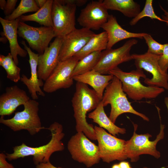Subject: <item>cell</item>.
Returning a JSON list of instances; mask_svg holds the SVG:
<instances>
[{
    "instance_id": "6da1fadb",
    "label": "cell",
    "mask_w": 168,
    "mask_h": 168,
    "mask_svg": "<svg viewBox=\"0 0 168 168\" xmlns=\"http://www.w3.org/2000/svg\"><path fill=\"white\" fill-rule=\"evenodd\" d=\"M75 91L71 100L77 132H83L90 139L96 140L94 127L86 119L87 113L94 110L101 100L88 85L77 82Z\"/></svg>"
},
{
    "instance_id": "8992f818",
    "label": "cell",
    "mask_w": 168,
    "mask_h": 168,
    "mask_svg": "<svg viewBox=\"0 0 168 168\" xmlns=\"http://www.w3.org/2000/svg\"><path fill=\"white\" fill-rule=\"evenodd\" d=\"M39 105L35 100L30 99L23 105L24 110L15 113L12 118L5 119L1 116L0 123L14 132L25 130L34 135L43 129H47L42 126L38 115Z\"/></svg>"
},
{
    "instance_id": "5b68a950",
    "label": "cell",
    "mask_w": 168,
    "mask_h": 168,
    "mask_svg": "<svg viewBox=\"0 0 168 168\" xmlns=\"http://www.w3.org/2000/svg\"><path fill=\"white\" fill-rule=\"evenodd\" d=\"M158 112L160 121V131L154 140H150L152 135L149 133L138 134L136 133L138 125L133 124V135L129 140L126 141L125 147L126 155L131 162H137L140 159V156L143 154L149 155L157 159L160 158L161 153L157 150L156 145L164 138L165 126L161 123L159 111Z\"/></svg>"
},
{
    "instance_id": "74e56055",
    "label": "cell",
    "mask_w": 168,
    "mask_h": 168,
    "mask_svg": "<svg viewBox=\"0 0 168 168\" xmlns=\"http://www.w3.org/2000/svg\"><path fill=\"white\" fill-rule=\"evenodd\" d=\"M7 1L5 0H0V8L1 9L4 11L5 9Z\"/></svg>"
},
{
    "instance_id": "7a4b0ae2",
    "label": "cell",
    "mask_w": 168,
    "mask_h": 168,
    "mask_svg": "<svg viewBox=\"0 0 168 168\" xmlns=\"http://www.w3.org/2000/svg\"><path fill=\"white\" fill-rule=\"evenodd\" d=\"M47 129L50 132L51 136L48 143L39 147H32L22 143L13 147L12 153H6L7 160L11 161L31 156L36 166L50 161V158L53 153L64 149V145L62 140L65 134L63 132L62 124L56 122L51 124Z\"/></svg>"
},
{
    "instance_id": "60d3db41",
    "label": "cell",
    "mask_w": 168,
    "mask_h": 168,
    "mask_svg": "<svg viewBox=\"0 0 168 168\" xmlns=\"http://www.w3.org/2000/svg\"><path fill=\"white\" fill-rule=\"evenodd\" d=\"M142 168H150L148 167H146V166H144V167H142Z\"/></svg>"
},
{
    "instance_id": "9c48e42d",
    "label": "cell",
    "mask_w": 168,
    "mask_h": 168,
    "mask_svg": "<svg viewBox=\"0 0 168 168\" xmlns=\"http://www.w3.org/2000/svg\"><path fill=\"white\" fill-rule=\"evenodd\" d=\"M94 129L100 157L103 162L109 163L128 158L125 150L126 141L108 133L100 127L95 126Z\"/></svg>"
},
{
    "instance_id": "44dd1931",
    "label": "cell",
    "mask_w": 168,
    "mask_h": 168,
    "mask_svg": "<svg viewBox=\"0 0 168 168\" xmlns=\"http://www.w3.org/2000/svg\"><path fill=\"white\" fill-rule=\"evenodd\" d=\"M114 76L101 74L92 70L82 75L72 77L73 80L91 86L102 100L104 91Z\"/></svg>"
},
{
    "instance_id": "ab89813d",
    "label": "cell",
    "mask_w": 168,
    "mask_h": 168,
    "mask_svg": "<svg viewBox=\"0 0 168 168\" xmlns=\"http://www.w3.org/2000/svg\"><path fill=\"white\" fill-rule=\"evenodd\" d=\"M111 168H120L119 164H115L112 165Z\"/></svg>"
},
{
    "instance_id": "83f0119b",
    "label": "cell",
    "mask_w": 168,
    "mask_h": 168,
    "mask_svg": "<svg viewBox=\"0 0 168 168\" xmlns=\"http://www.w3.org/2000/svg\"><path fill=\"white\" fill-rule=\"evenodd\" d=\"M39 9L35 0H21L12 14L6 16L4 19L9 21L14 20L19 18L24 14L36 12Z\"/></svg>"
},
{
    "instance_id": "f1b7e54d",
    "label": "cell",
    "mask_w": 168,
    "mask_h": 168,
    "mask_svg": "<svg viewBox=\"0 0 168 168\" xmlns=\"http://www.w3.org/2000/svg\"><path fill=\"white\" fill-rule=\"evenodd\" d=\"M152 0H146L144 7L142 11L134 18H133L129 23L131 26L135 25L142 18L148 17L152 19H156L161 21H165L157 16L155 13L152 6Z\"/></svg>"
},
{
    "instance_id": "d6a6232c",
    "label": "cell",
    "mask_w": 168,
    "mask_h": 168,
    "mask_svg": "<svg viewBox=\"0 0 168 168\" xmlns=\"http://www.w3.org/2000/svg\"><path fill=\"white\" fill-rule=\"evenodd\" d=\"M6 158V154L3 152L0 153V168H15L12 164L7 161Z\"/></svg>"
},
{
    "instance_id": "ffe728a7",
    "label": "cell",
    "mask_w": 168,
    "mask_h": 168,
    "mask_svg": "<svg viewBox=\"0 0 168 168\" xmlns=\"http://www.w3.org/2000/svg\"><path fill=\"white\" fill-rule=\"evenodd\" d=\"M20 17L14 20L9 21L0 17V22L3 30V35L8 40L10 49V53L13 60L18 65L19 63L17 56L22 57H26L27 52L21 48L18 42L17 30Z\"/></svg>"
},
{
    "instance_id": "836d02e7",
    "label": "cell",
    "mask_w": 168,
    "mask_h": 168,
    "mask_svg": "<svg viewBox=\"0 0 168 168\" xmlns=\"http://www.w3.org/2000/svg\"><path fill=\"white\" fill-rule=\"evenodd\" d=\"M36 168H62L56 167L53 165L50 161L46 163H40L36 166Z\"/></svg>"
},
{
    "instance_id": "d590c367",
    "label": "cell",
    "mask_w": 168,
    "mask_h": 168,
    "mask_svg": "<svg viewBox=\"0 0 168 168\" xmlns=\"http://www.w3.org/2000/svg\"><path fill=\"white\" fill-rule=\"evenodd\" d=\"M168 3V0H167ZM161 9L164 12V15L162 16V19L165 21V22L168 24V11H166L160 5Z\"/></svg>"
},
{
    "instance_id": "7c38bea8",
    "label": "cell",
    "mask_w": 168,
    "mask_h": 168,
    "mask_svg": "<svg viewBox=\"0 0 168 168\" xmlns=\"http://www.w3.org/2000/svg\"><path fill=\"white\" fill-rule=\"evenodd\" d=\"M18 35L26 40L29 46L39 54H43L49 44L55 37L53 28L45 26L35 27L20 21Z\"/></svg>"
},
{
    "instance_id": "8d00e7d4",
    "label": "cell",
    "mask_w": 168,
    "mask_h": 168,
    "mask_svg": "<svg viewBox=\"0 0 168 168\" xmlns=\"http://www.w3.org/2000/svg\"><path fill=\"white\" fill-rule=\"evenodd\" d=\"M47 1V0H35L37 5L40 9L42 8L44 5Z\"/></svg>"
},
{
    "instance_id": "d6986e66",
    "label": "cell",
    "mask_w": 168,
    "mask_h": 168,
    "mask_svg": "<svg viewBox=\"0 0 168 168\" xmlns=\"http://www.w3.org/2000/svg\"><path fill=\"white\" fill-rule=\"evenodd\" d=\"M101 28L108 35V43L107 49H110L118 42L127 39H143L147 33H135L129 32L123 29L118 23L115 17L110 15L107 21Z\"/></svg>"
},
{
    "instance_id": "7402d4cb",
    "label": "cell",
    "mask_w": 168,
    "mask_h": 168,
    "mask_svg": "<svg viewBox=\"0 0 168 168\" xmlns=\"http://www.w3.org/2000/svg\"><path fill=\"white\" fill-rule=\"evenodd\" d=\"M104 106L101 101L97 107L88 114V117L97 124L99 127L106 130L110 133L115 136L119 134H124L126 130L114 123L105 114Z\"/></svg>"
},
{
    "instance_id": "f35d334b",
    "label": "cell",
    "mask_w": 168,
    "mask_h": 168,
    "mask_svg": "<svg viewBox=\"0 0 168 168\" xmlns=\"http://www.w3.org/2000/svg\"><path fill=\"white\" fill-rule=\"evenodd\" d=\"M164 102L168 111V97H166L164 100Z\"/></svg>"
},
{
    "instance_id": "e575fe53",
    "label": "cell",
    "mask_w": 168,
    "mask_h": 168,
    "mask_svg": "<svg viewBox=\"0 0 168 168\" xmlns=\"http://www.w3.org/2000/svg\"><path fill=\"white\" fill-rule=\"evenodd\" d=\"M119 164L120 168H132L129 163L128 161H122Z\"/></svg>"
},
{
    "instance_id": "d4e9b609",
    "label": "cell",
    "mask_w": 168,
    "mask_h": 168,
    "mask_svg": "<svg viewBox=\"0 0 168 168\" xmlns=\"http://www.w3.org/2000/svg\"><path fill=\"white\" fill-rule=\"evenodd\" d=\"M53 0H47L44 5L35 13L22 15L20 17L21 21H33L47 27H53L52 10Z\"/></svg>"
},
{
    "instance_id": "8fae6325",
    "label": "cell",
    "mask_w": 168,
    "mask_h": 168,
    "mask_svg": "<svg viewBox=\"0 0 168 168\" xmlns=\"http://www.w3.org/2000/svg\"><path fill=\"white\" fill-rule=\"evenodd\" d=\"M138 42L136 39L132 38L118 48L102 51L101 58L93 70L101 74H109L111 71L117 67L119 65L133 60L130 50Z\"/></svg>"
},
{
    "instance_id": "4dcf8cb0",
    "label": "cell",
    "mask_w": 168,
    "mask_h": 168,
    "mask_svg": "<svg viewBox=\"0 0 168 168\" xmlns=\"http://www.w3.org/2000/svg\"><path fill=\"white\" fill-rule=\"evenodd\" d=\"M161 70L167 72L168 69V43L164 44V48L162 54L158 61Z\"/></svg>"
},
{
    "instance_id": "ac0fdd59",
    "label": "cell",
    "mask_w": 168,
    "mask_h": 168,
    "mask_svg": "<svg viewBox=\"0 0 168 168\" xmlns=\"http://www.w3.org/2000/svg\"><path fill=\"white\" fill-rule=\"evenodd\" d=\"M21 44L24 46V49L28 52L29 56V62L31 70V76L30 78L25 75L22 74L20 81L27 86L32 99H38L37 93L40 95L44 96L45 95L41 90L40 87L43 86V80L40 79L38 74V60L39 54H35L32 51L24 41L22 40Z\"/></svg>"
},
{
    "instance_id": "e0dca14e",
    "label": "cell",
    "mask_w": 168,
    "mask_h": 168,
    "mask_svg": "<svg viewBox=\"0 0 168 168\" xmlns=\"http://www.w3.org/2000/svg\"><path fill=\"white\" fill-rule=\"evenodd\" d=\"M26 91L17 85L7 87L0 96V115H10L30 100Z\"/></svg>"
},
{
    "instance_id": "30bf717a",
    "label": "cell",
    "mask_w": 168,
    "mask_h": 168,
    "mask_svg": "<svg viewBox=\"0 0 168 168\" xmlns=\"http://www.w3.org/2000/svg\"><path fill=\"white\" fill-rule=\"evenodd\" d=\"M137 69H143L150 73L152 77L146 78L144 82L149 86H156L168 90V73L163 72L159 64L160 56L148 52L143 54H132Z\"/></svg>"
},
{
    "instance_id": "f546056e",
    "label": "cell",
    "mask_w": 168,
    "mask_h": 168,
    "mask_svg": "<svg viewBox=\"0 0 168 168\" xmlns=\"http://www.w3.org/2000/svg\"><path fill=\"white\" fill-rule=\"evenodd\" d=\"M147 44V52L151 54L161 56L163 52L164 44L160 43L154 40L149 34L147 33L143 37Z\"/></svg>"
},
{
    "instance_id": "cb8c5ba5",
    "label": "cell",
    "mask_w": 168,
    "mask_h": 168,
    "mask_svg": "<svg viewBox=\"0 0 168 168\" xmlns=\"http://www.w3.org/2000/svg\"><path fill=\"white\" fill-rule=\"evenodd\" d=\"M108 43V35L105 31L96 34L73 57L79 61L92 53L105 50L107 49Z\"/></svg>"
},
{
    "instance_id": "5bb4252c",
    "label": "cell",
    "mask_w": 168,
    "mask_h": 168,
    "mask_svg": "<svg viewBox=\"0 0 168 168\" xmlns=\"http://www.w3.org/2000/svg\"><path fill=\"white\" fill-rule=\"evenodd\" d=\"M102 1H92L81 10L77 21L82 28L99 30L107 21L110 15Z\"/></svg>"
},
{
    "instance_id": "ba28073f",
    "label": "cell",
    "mask_w": 168,
    "mask_h": 168,
    "mask_svg": "<svg viewBox=\"0 0 168 168\" xmlns=\"http://www.w3.org/2000/svg\"><path fill=\"white\" fill-rule=\"evenodd\" d=\"M68 149L72 158L90 167L101 160L98 146L91 142L83 132H77L68 141Z\"/></svg>"
},
{
    "instance_id": "603a6c76",
    "label": "cell",
    "mask_w": 168,
    "mask_h": 168,
    "mask_svg": "<svg viewBox=\"0 0 168 168\" xmlns=\"http://www.w3.org/2000/svg\"><path fill=\"white\" fill-rule=\"evenodd\" d=\"M102 2L108 10L119 11L129 18L135 17L141 12L140 5L133 0H104Z\"/></svg>"
},
{
    "instance_id": "1f68e13d",
    "label": "cell",
    "mask_w": 168,
    "mask_h": 168,
    "mask_svg": "<svg viewBox=\"0 0 168 168\" xmlns=\"http://www.w3.org/2000/svg\"><path fill=\"white\" fill-rule=\"evenodd\" d=\"M17 0H7L6 6L4 10V13L6 16L11 15L15 10V6L17 2Z\"/></svg>"
},
{
    "instance_id": "4fadbf2b",
    "label": "cell",
    "mask_w": 168,
    "mask_h": 168,
    "mask_svg": "<svg viewBox=\"0 0 168 168\" xmlns=\"http://www.w3.org/2000/svg\"><path fill=\"white\" fill-rule=\"evenodd\" d=\"M78 60L73 57L59 62L43 86L44 91L51 93L62 89H67L73 84L72 74Z\"/></svg>"
},
{
    "instance_id": "52a82bcc",
    "label": "cell",
    "mask_w": 168,
    "mask_h": 168,
    "mask_svg": "<svg viewBox=\"0 0 168 168\" xmlns=\"http://www.w3.org/2000/svg\"><path fill=\"white\" fill-rule=\"evenodd\" d=\"M77 5L74 0H54L52 18L55 36L64 38L74 30Z\"/></svg>"
},
{
    "instance_id": "2e32d148",
    "label": "cell",
    "mask_w": 168,
    "mask_h": 168,
    "mask_svg": "<svg viewBox=\"0 0 168 168\" xmlns=\"http://www.w3.org/2000/svg\"><path fill=\"white\" fill-rule=\"evenodd\" d=\"M63 39L55 37L44 53L39 54L37 71L40 79L45 81L59 62V54Z\"/></svg>"
},
{
    "instance_id": "484cf974",
    "label": "cell",
    "mask_w": 168,
    "mask_h": 168,
    "mask_svg": "<svg viewBox=\"0 0 168 168\" xmlns=\"http://www.w3.org/2000/svg\"><path fill=\"white\" fill-rule=\"evenodd\" d=\"M102 51L92 53L78 61L72 74V77L82 75L93 69L100 61Z\"/></svg>"
},
{
    "instance_id": "4316f807",
    "label": "cell",
    "mask_w": 168,
    "mask_h": 168,
    "mask_svg": "<svg viewBox=\"0 0 168 168\" xmlns=\"http://www.w3.org/2000/svg\"><path fill=\"white\" fill-rule=\"evenodd\" d=\"M0 65L6 71L8 79L16 83L20 80L21 68L14 62L10 53L7 56L0 55Z\"/></svg>"
},
{
    "instance_id": "3957f363",
    "label": "cell",
    "mask_w": 168,
    "mask_h": 168,
    "mask_svg": "<svg viewBox=\"0 0 168 168\" xmlns=\"http://www.w3.org/2000/svg\"><path fill=\"white\" fill-rule=\"evenodd\" d=\"M109 74L113 75L120 81L124 91L129 98L134 100L155 99L165 91L162 88L142 85L140 79L141 77L145 79L147 76L142 69H136L126 72L117 67L111 71Z\"/></svg>"
},
{
    "instance_id": "277c9868",
    "label": "cell",
    "mask_w": 168,
    "mask_h": 168,
    "mask_svg": "<svg viewBox=\"0 0 168 168\" xmlns=\"http://www.w3.org/2000/svg\"><path fill=\"white\" fill-rule=\"evenodd\" d=\"M101 101L104 107L110 105L111 110L109 117L114 124L118 117L125 113L133 114L145 121H149L147 116L133 107L123 90L121 82L115 76L105 88Z\"/></svg>"
},
{
    "instance_id": "9a60e30c",
    "label": "cell",
    "mask_w": 168,
    "mask_h": 168,
    "mask_svg": "<svg viewBox=\"0 0 168 168\" xmlns=\"http://www.w3.org/2000/svg\"><path fill=\"white\" fill-rule=\"evenodd\" d=\"M87 28L76 29L63 39L59 54V62L73 57L96 34Z\"/></svg>"
}]
</instances>
